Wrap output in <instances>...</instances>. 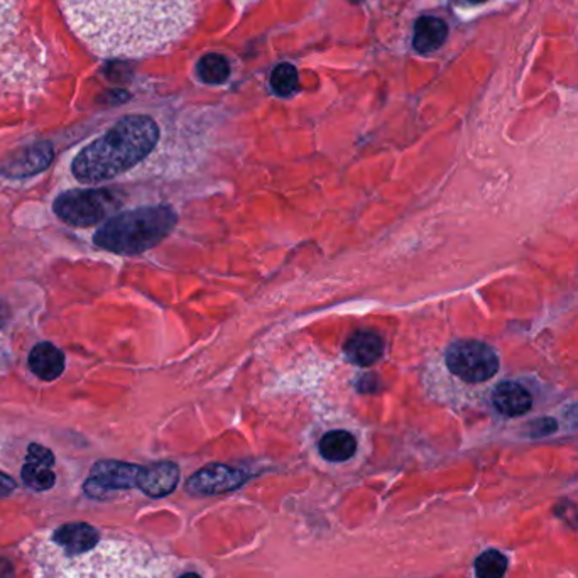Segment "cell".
<instances>
[{
	"mask_svg": "<svg viewBox=\"0 0 578 578\" xmlns=\"http://www.w3.org/2000/svg\"><path fill=\"white\" fill-rule=\"evenodd\" d=\"M9 319H11V308L5 303V300L0 298V328H4L8 325Z\"/></svg>",
	"mask_w": 578,
	"mask_h": 578,
	"instance_id": "obj_22",
	"label": "cell"
},
{
	"mask_svg": "<svg viewBox=\"0 0 578 578\" xmlns=\"http://www.w3.org/2000/svg\"><path fill=\"white\" fill-rule=\"evenodd\" d=\"M68 26L102 58L166 51L192 31L200 0H60Z\"/></svg>",
	"mask_w": 578,
	"mask_h": 578,
	"instance_id": "obj_1",
	"label": "cell"
},
{
	"mask_svg": "<svg viewBox=\"0 0 578 578\" xmlns=\"http://www.w3.org/2000/svg\"><path fill=\"white\" fill-rule=\"evenodd\" d=\"M23 0H0V36L9 33L19 18V8Z\"/></svg>",
	"mask_w": 578,
	"mask_h": 578,
	"instance_id": "obj_20",
	"label": "cell"
},
{
	"mask_svg": "<svg viewBox=\"0 0 578 578\" xmlns=\"http://www.w3.org/2000/svg\"><path fill=\"white\" fill-rule=\"evenodd\" d=\"M178 216L166 205L120 211L93 235V244L119 256H138L157 247L173 232Z\"/></svg>",
	"mask_w": 578,
	"mask_h": 578,
	"instance_id": "obj_4",
	"label": "cell"
},
{
	"mask_svg": "<svg viewBox=\"0 0 578 578\" xmlns=\"http://www.w3.org/2000/svg\"><path fill=\"white\" fill-rule=\"evenodd\" d=\"M447 36H449V27L441 19L425 15V18H419L416 21L413 46H415L416 51L430 55L443 46Z\"/></svg>",
	"mask_w": 578,
	"mask_h": 578,
	"instance_id": "obj_15",
	"label": "cell"
},
{
	"mask_svg": "<svg viewBox=\"0 0 578 578\" xmlns=\"http://www.w3.org/2000/svg\"><path fill=\"white\" fill-rule=\"evenodd\" d=\"M459 4L464 5H475V4H482V2H486V0H456Z\"/></svg>",
	"mask_w": 578,
	"mask_h": 578,
	"instance_id": "obj_24",
	"label": "cell"
},
{
	"mask_svg": "<svg viewBox=\"0 0 578 578\" xmlns=\"http://www.w3.org/2000/svg\"><path fill=\"white\" fill-rule=\"evenodd\" d=\"M198 79L208 85H220L230 77L229 61L222 55H205L197 65Z\"/></svg>",
	"mask_w": 578,
	"mask_h": 578,
	"instance_id": "obj_17",
	"label": "cell"
},
{
	"mask_svg": "<svg viewBox=\"0 0 578 578\" xmlns=\"http://www.w3.org/2000/svg\"><path fill=\"white\" fill-rule=\"evenodd\" d=\"M271 86L278 95H293L298 89V71L293 65L281 63L271 74Z\"/></svg>",
	"mask_w": 578,
	"mask_h": 578,
	"instance_id": "obj_19",
	"label": "cell"
},
{
	"mask_svg": "<svg viewBox=\"0 0 578 578\" xmlns=\"http://www.w3.org/2000/svg\"><path fill=\"white\" fill-rule=\"evenodd\" d=\"M494 408L505 416H521L530 412L533 397L523 385L516 382H502L493 393Z\"/></svg>",
	"mask_w": 578,
	"mask_h": 578,
	"instance_id": "obj_14",
	"label": "cell"
},
{
	"mask_svg": "<svg viewBox=\"0 0 578 578\" xmlns=\"http://www.w3.org/2000/svg\"><path fill=\"white\" fill-rule=\"evenodd\" d=\"M178 481V465L173 462H158L149 467H142L138 487L146 496L164 497L176 489Z\"/></svg>",
	"mask_w": 578,
	"mask_h": 578,
	"instance_id": "obj_12",
	"label": "cell"
},
{
	"mask_svg": "<svg viewBox=\"0 0 578 578\" xmlns=\"http://www.w3.org/2000/svg\"><path fill=\"white\" fill-rule=\"evenodd\" d=\"M142 467L139 465L115 462V460H102L92 467L85 490L90 496H101L105 490L132 489L139 486V475Z\"/></svg>",
	"mask_w": 578,
	"mask_h": 578,
	"instance_id": "obj_8",
	"label": "cell"
},
{
	"mask_svg": "<svg viewBox=\"0 0 578 578\" xmlns=\"http://www.w3.org/2000/svg\"><path fill=\"white\" fill-rule=\"evenodd\" d=\"M53 144L48 141L34 142L11 152L5 160L0 161V176L8 180H24L43 173L53 163Z\"/></svg>",
	"mask_w": 578,
	"mask_h": 578,
	"instance_id": "obj_7",
	"label": "cell"
},
{
	"mask_svg": "<svg viewBox=\"0 0 578 578\" xmlns=\"http://www.w3.org/2000/svg\"><path fill=\"white\" fill-rule=\"evenodd\" d=\"M160 141V127L149 115H127L71 161V173L85 185L108 182L138 166Z\"/></svg>",
	"mask_w": 578,
	"mask_h": 578,
	"instance_id": "obj_3",
	"label": "cell"
},
{
	"mask_svg": "<svg viewBox=\"0 0 578 578\" xmlns=\"http://www.w3.org/2000/svg\"><path fill=\"white\" fill-rule=\"evenodd\" d=\"M446 360L452 374L471 384L489 381L499 371V356L484 342H455L447 350Z\"/></svg>",
	"mask_w": 578,
	"mask_h": 578,
	"instance_id": "obj_6",
	"label": "cell"
},
{
	"mask_svg": "<svg viewBox=\"0 0 578 578\" xmlns=\"http://www.w3.org/2000/svg\"><path fill=\"white\" fill-rule=\"evenodd\" d=\"M120 205L123 197L117 189H70L55 198L53 211L61 222L85 229L105 222Z\"/></svg>",
	"mask_w": 578,
	"mask_h": 578,
	"instance_id": "obj_5",
	"label": "cell"
},
{
	"mask_svg": "<svg viewBox=\"0 0 578 578\" xmlns=\"http://www.w3.org/2000/svg\"><path fill=\"white\" fill-rule=\"evenodd\" d=\"M33 578H167L175 567L146 543L86 523H67L21 546Z\"/></svg>",
	"mask_w": 578,
	"mask_h": 578,
	"instance_id": "obj_2",
	"label": "cell"
},
{
	"mask_svg": "<svg viewBox=\"0 0 578 578\" xmlns=\"http://www.w3.org/2000/svg\"><path fill=\"white\" fill-rule=\"evenodd\" d=\"M180 578H201L200 575H197V574H185V575H182V577Z\"/></svg>",
	"mask_w": 578,
	"mask_h": 578,
	"instance_id": "obj_25",
	"label": "cell"
},
{
	"mask_svg": "<svg viewBox=\"0 0 578 578\" xmlns=\"http://www.w3.org/2000/svg\"><path fill=\"white\" fill-rule=\"evenodd\" d=\"M359 391L363 394H374L378 393L379 388H381V381H379L378 375L375 374H366L359 381Z\"/></svg>",
	"mask_w": 578,
	"mask_h": 578,
	"instance_id": "obj_21",
	"label": "cell"
},
{
	"mask_svg": "<svg viewBox=\"0 0 578 578\" xmlns=\"http://www.w3.org/2000/svg\"><path fill=\"white\" fill-rule=\"evenodd\" d=\"M508 570V558L496 550L482 553L475 562L477 578H502Z\"/></svg>",
	"mask_w": 578,
	"mask_h": 578,
	"instance_id": "obj_18",
	"label": "cell"
},
{
	"mask_svg": "<svg viewBox=\"0 0 578 578\" xmlns=\"http://www.w3.org/2000/svg\"><path fill=\"white\" fill-rule=\"evenodd\" d=\"M247 474L229 465L211 464L192 475L186 489L197 496H213L238 489L247 482Z\"/></svg>",
	"mask_w": 578,
	"mask_h": 578,
	"instance_id": "obj_9",
	"label": "cell"
},
{
	"mask_svg": "<svg viewBox=\"0 0 578 578\" xmlns=\"http://www.w3.org/2000/svg\"><path fill=\"white\" fill-rule=\"evenodd\" d=\"M55 455L51 450L39 443H31L27 449L26 464L23 467V481L33 490H49L55 486L56 475L51 471Z\"/></svg>",
	"mask_w": 578,
	"mask_h": 578,
	"instance_id": "obj_10",
	"label": "cell"
},
{
	"mask_svg": "<svg viewBox=\"0 0 578 578\" xmlns=\"http://www.w3.org/2000/svg\"><path fill=\"white\" fill-rule=\"evenodd\" d=\"M14 487V481H12L9 475L2 474V472H0V489L12 490Z\"/></svg>",
	"mask_w": 578,
	"mask_h": 578,
	"instance_id": "obj_23",
	"label": "cell"
},
{
	"mask_svg": "<svg viewBox=\"0 0 578 578\" xmlns=\"http://www.w3.org/2000/svg\"><path fill=\"white\" fill-rule=\"evenodd\" d=\"M319 450L328 462H345L356 455L357 440L349 431H328L320 440Z\"/></svg>",
	"mask_w": 578,
	"mask_h": 578,
	"instance_id": "obj_16",
	"label": "cell"
},
{
	"mask_svg": "<svg viewBox=\"0 0 578 578\" xmlns=\"http://www.w3.org/2000/svg\"><path fill=\"white\" fill-rule=\"evenodd\" d=\"M27 366L37 379L53 382L63 375L67 359H65V354L51 342H39L31 350L30 357H27Z\"/></svg>",
	"mask_w": 578,
	"mask_h": 578,
	"instance_id": "obj_11",
	"label": "cell"
},
{
	"mask_svg": "<svg viewBox=\"0 0 578 578\" xmlns=\"http://www.w3.org/2000/svg\"><path fill=\"white\" fill-rule=\"evenodd\" d=\"M345 356L360 368H371L384 354V340L371 331H360L345 342Z\"/></svg>",
	"mask_w": 578,
	"mask_h": 578,
	"instance_id": "obj_13",
	"label": "cell"
}]
</instances>
